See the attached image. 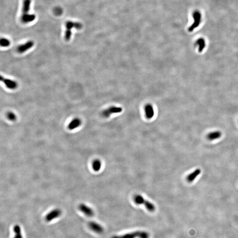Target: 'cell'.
<instances>
[{
    "mask_svg": "<svg viewBox=\"0 0 238 238\" xmlns=\"http://www.w3.org/2000/svg\"><path fill=\"white\" fill-rule=\"evenodd\" d=\"M149 234L144 231H136L121 236H115L112 238H149Z\"/></svg>",
    "mask_w": 238,
    "mask_h": 238,
    "instance_id": "1",
    "label": "cell"
},
{
    "mask_svg": "<svg viewBox=\"0 0 238 238\" xmlns=\"http://www.w3.org/2000/svg\"><path fill=\"white\" fill-rule=\"evenodd\" d=\"M134 202L135 203L138 205L143 204L145 206L147 210L150 212H153L155 210V207L153 204L150 202L149 201L147 200L144 199V197L141 195H136L134 198Z\"/></svg>",
    "mask_w": 238,
    "mask_h": 238,
    "instance_id": "2",
    "label": "cell"
},
{
    "mask_svg": "<svg viewBox=\"0 0 238 238\" xmlns=\"http://www.w3.org/2000/svg\"><path fill=\"white\" fill-rule=\"evenodd\" d=\"M192 17L194 21L188 28V31L190 32H193L194 29L199 27L202 20V13L199 10H195L192 14Z\"/></svg>",
    "mask_w": 238,
    "mask_h": 238,
    "instance_id": "3",
    "label": "cell"
},
{
    "mask_svg": "<svg viewBox=\"0 0 238 238\" xmlns=\"http://www.w3.org/2000/svg\"><path fill=\"white\" fill-rule=\"evenodd\" d=\"M122 111V109L121 107H112L103 111L101 113V115L103 117L108 118L113 114L118 113Z\"/></svg>",
    "mask_w": 238,
    "mask_h": 238,
    "instance_id": "4",
    "label": "cell"
},
{
    "mask_svg": "<svg viewBox=\"0 0 238 238\" xmlns=\"http://www.w3.org/2000/svg\"><path fill=\"white\" fill-rule=\"evenodd\" d=\"M62 214V211L59 209H55L49 212L45 217V221L47 222H50L53 220L60 217Z\"/></svg>",
    "mask_w": 238,
    "mask_h": 238,
    "instance_id": "5",
    "label": "cell"
},
{
    "mask_svg": "<svg viewBox=\"0 0 238 238\" xmlns=\"http://www.w3.org/2000/svg\"><path fill=\"white\" fill-rule=\"evenodd\" d=\"M79 209L81 212L89 217H93L94 215L93 210L85 204L81 203L79 206Z\"/></svg>",
    "mask_w": 238,
    "mask_h": 238,
    "instance_id": "6",
    "label": "cell"
},
{
    "mask_svg": "<svg viewBox=\"0 0 238 238\" xmlns=\"http://www.w3.org/2000/svg\"><path fill=\"white\" fill-rule=\"evenodd\" d=\"M1 80L4 82L7 88L8 89L14 90L17 88V83L14 80L5 78L2 76H1Z\"/></svg>",
    "mask_w": 238,
    "mask_h": 238,
    "instance_id": "7",
    "label": "cell"
},
{
    "mask_svg": "<svg viewBox=\"0 0 238 238\" xmlns=\"http://www.w3.org/2000/svg\"><path fill=\"white\" fill-rule=\"evenodd\" d=\"M88 226L91 230L98 234H101L104 231L103 227L99 224L94 221H90Z\"/></svg>",
    "mask_w": 238,
    "mask_h": 238,
    "instance_id": "8",
    "label": "cell"
},
{
    "mask_svg": "<svg viewBox=\"0 0 238 238\" xmlns=\"http://www.w3.org/2000/svg\"><path fill=\"white\" fill-rule=\"evenodd\" d=\"M34 45V42L32 41H29L24 44L19 45L17 50L19 53L22 54L32 48Z\"/></svg>",
    "mask_w": 238,
    "mask_h": 238,
    "instance_id": "9",
    "label": "cell"
},
{
    "mask_svg": "<svg viewBox=\"0 0 238 238\" xmlns=\"http://www.w3.org/2000/svg\"><path fill=\"white\" fill-rule=\"evenodd\" d=\"M81 119L78 118H76L73 119L68 125V128L69 130H73L78 128L81 125Z\"/></svg>",
    "mask_w": 238,
    "mask_h": 238,
    "instance_id": "10",
    "label": "cell"
},
{
    "mask_svg": "<svg viewBox=\"0 0 238 238\" xmlns=\"http://www.w3.org/2000/svg\"><path fill=\"white\" fill-rule=\"evenodd\" d=\"M195 45L198 48V51L199 53H202L206 46V42L205 39L203 38H200L196 40Z\"/></svg>",
    "mask_w": 238,
    "mask_h": 238,
    "instance_id": "11",
    "label": "cell"
},
{
    "mask_svg": "<svg viewBox=\"0 0 238 238\" xmlns=\"http://www.w3.org/2000/svg\"><path fill=\"white\" fill-rule=\"evenodd\" d=\"M36 18V15L34 14H30L29 13L23 14L21 17V20L23 23H27L33 22Z\"/></svg>",
    "mask_w": 238,
    "mask_h": 238,
    "instance_id": "12",
    "label": "cell"
},
{
    "mask_svg": "<svg viewBox=\"0 0 238 238\" xmlns=\"http://www.w3.org/2000/svg\"><path fill=\"white\" fill-rule=\"evenodd\" d=\"M145 110L146 117L147 119H150L153 117L154 114V110L151 105L147 104L146 105L145 108Z\"/></svg>",
    "mask_w": 238,
    "mask_h": 238,
    "instance_id": "13",
    "label": "cell"
},
{
    "mask_svg": "<svg viewBox=\"0 0 238 238\" xmlns=\"http://www.w3.org/2000/svg\"><path fill=\"white\" fill-rule=\"evenodd\" d=\"M201 172V170L199 168H197V169L194 170V172H193L192 173L190 174L187 176V181L189 182V183H191V182L194 181L195 179L200 174Z\"/></svg>",
    "mask_w": 238,
    "mask_h": 238,
    "instance_id": "14",
    "label": "cell"
},
{
    "mask_svg": "<svg viewBox=\"0 0 238 238\" xmlns=\"http://www.w3.org/2000/svg\"><path fill=\"white\" fill-rule=\"evenodd\" d=\"M222 133L220 131H215L209 133L207 135V138L210 141L216 140L221 138Z\"/></svg>",
    "mask_w": 238,
    "mask_h": 238,
    "instance_id": "15",
    "label": "cell"
},
{
    "mask_svg": "<svg viewBox=\"0 0 238 238\" xmlns=\"http://www.w3.org/2000/svg\"><path fill=\"white\" fill-rule=\"evenodd\" d=\"M31 0H23V14H27L29 12L31 7Z\"/></svg>",
    "mask_w": 238,
    "mask_h": 238,
    "instance_id": "16",
    "label": "cell"
},
{
    "mask_svg": "<svg viewBox=\"0 0 238 238\" xmlns=\"http://www.w3.org/2000/svg\"><path fill=\"white\" fill-rule=\"evenodd\" d=\"M13 231L15 233V236L14 238H23L22 234L21 229L20 227L18 224H16L13 227Z\"/></svg>",
    "mask_w": 238,
    "mask_h": 238,
    "instance_id": "17",
    "label": "cell"
},
{
    "mask_svg": "<svg viewBox=\"0 0 238 238\" xmlns=\"http://www.w3.org/2000/svg\"><path fill=\"white\" fill-rule=\"evenodd\" d=\"M101 167V162L100 160L96 159L92 163V168L94 170L95 172L100 171Z\"/></svg>",
    "mask_w": 238,
    "mask_h": 238,
    "instance_id": "18",
    "label": "cell"
},
{
    "mask_svg": "<svg viewBox=\"0 0 238 238\" xmlns=\"http://www.w3.org/2000/svg\"><path fill=\"white\" fill-rule=\"evenodd\" d=\"M0 44L2 47H8L10 45V42L6 38H2L0 41Z\"/></svg>",
    "mask_w": 238,
    "mask_h": 238,
    "instance_id": "19",
    "label": "cell"
},
{
    "mask_svg": "<svg viewBox=\"0 0 238 238\" xmlns=\"http://www.w3.org/2000/svg\"><path fill=\"white\" fill-rule=\"evenodd\" d=\"M7 116L8 119L11 121H14L17 119V116L13 112H11L8 113Z\"/></svg>",
    "mask_w": 238,
    "mask_h": 238,
    "instance_id": "20",
    "label": "cell"
},
{
    "mask_svg": "<svg viewBox=\"0 0 238 238\" xmlns=\"http://www.w3.org/2000/svg\"><path fill=\"white\" fill-rule=\"evenodd\" d=\"M72 36V30L69 29H66V31L65 33V40L67 41H69L70 39Z\"/></svg>",
    "mask_w": 238,
    "mask_h": 238,
    "instance_id": "21",
    "label": "cell"
},
{
    "mask_svg": "<svg viewBox=\"0 0 238 238\" xmlns=\"http://www.w3.org/2000/svg\"><path fill=\"white\" fill-rule=\"evenodd\" d=\"M74 27L78 30H79L82 28V24L79 22H74Z\"/></svg>",
    "mask_w": 238,
    "mask_h": 238,
    "instance_id": "22",
    "label": "cell"
},
{
    "mask_svg": "<svg viewBox=\"0 0 238 238\" xmlns=\"http://www.w3.org/2000/svg\"><path fill=\"white\" fill-rule=\"evenodd\" d=\"M55 13L57 15H60V14L62 13V10L60 8H56L55 10Z\"/></svg>",
    "mask_w": 238,
    "mask_h": 238,
    "instance_id": "23",
    "label": "cell"
}]
</instances>
